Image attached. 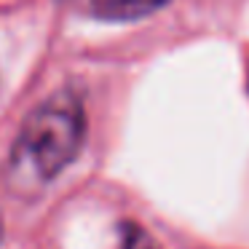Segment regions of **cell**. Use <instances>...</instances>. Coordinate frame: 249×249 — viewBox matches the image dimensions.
<instances>
[{
    "instance_id": "obj_1",
    "label": "cell",
    "mask_w": 249,
    "mask_h": 249,
    "mask_svg": "<svg viewBox=\"0 0 249 249\" xmlns=\"http://www.w3.org/2000/svg\"><path fill=\"white\" fill-rule=\"evenodd\" d=\"M83 137L86 113L81 99L72 91H59L35 107L22 124L11 150V166L35 182H49L75 161Z\"/></svg>"
},
{
    "instance_id": "obj_2",
    "label": "cell",
    "mask_w": 249,
    "mask_h": 249,
    "mask_svg": "<svg viewBox=\"0 0 249 249\" xmlns=\"http://www.w3.org/2000/svg\"><path fill=\"white\" fill-rule=\"evenodd\" d=\"M169 0H94L91 14L107 22H131L163 8Z\"/></svg>"
},
{
    "instance_id": "obj_3",
    "label": "cell",
    "mask_w": 249,
    "mask_h": 249,
    "mask_svg": "<svg viewBox=\"0 0 249 249\" xmlns=\"http://www.w3.org/2000/svg\"><path fill=\"white\" fill-rule=\"evenodd\" d=\"M121 249H161V247L153 241V236L147 231H142L140 225H134V222H126V225H124V244H121Z\"/></svg>"
},
{
    "instance_id": "obj_4",
    "label": "cell",
    "mask_w": 249,
    "mask_h": 249,
    "mask_svg": "<svg viewBox=\"0 0 249 249\" xmlns=\"http://www.w3.org/2000/svg\"><path fill=\"white\" fill-rule=\"evenodd\" d=\"M247 86H249V78H247Z\"/></svg>"
}]
</instances>
